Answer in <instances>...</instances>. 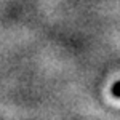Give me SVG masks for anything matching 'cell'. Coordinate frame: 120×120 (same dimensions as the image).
<instances>
[{
    "mask_svg": "<svg viewBox=\"0 0 120 120\" xmlns=\"http://www.w3.org/2000/svg\"><path fill=\"white\" fill-rule=\"evenodd\" d=\"M111 91H112V94H114L115 98H120V80L112 85V90H111Z\"/></svg>",
    "mask_w": 120,
    "mask_h": 120,
    "instance_id": "1",
    "label": "cell"
}]
</instances>
